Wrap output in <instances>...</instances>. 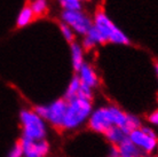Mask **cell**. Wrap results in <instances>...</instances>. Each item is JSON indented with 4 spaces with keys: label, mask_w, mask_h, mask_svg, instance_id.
Instances as JSON below:
<instances>
[{
    "label": "cell",
    "mask_w": 158,
    "mask_h": 157,
    "mask_svg": "<svg viewBox=\"0 0 158 157\" xmlns=\"http://www.w3.org/2000/svg\"><path fill=\"white\" fill-rule=\"evenodd\" d=\"M21 138L28 140H45L48 135L47 122L35 109L24 108L19 114Z\"/></svg>",
    "instance_id": "obj_4"
},
{
    "label": "cell",
    "mask_w": 158,
    "mask_h": 157,
    "mask_svg": "<svg viewBox=\"0 0 158 157\" xmlns=\"http://www.w3.org/2000/svg\"><path fill=\"white\" fill-rule=\"evenodd\" d=\"M128 139L143 155H152L158 151V135L151 126L141 125L128 134Z\"/></svg>",
    "instance_id": "obj_5"
},
{
    "label": "cell",
    "mask_w": 158,
    "mask_h": 157,
    "mask_svg": "<svg viewBox=\"0 0 158 157\" xmlns=\"http://www.w3.org/2000/svg\"><path fill=\"white\" fill-rule=\"evenodd\" d=\"M93 29L99 35L102 44H114V45H128L130 38L115 22H112L110 17L103 12L99 11L94 14Z\"/></svg>",
    "instance_id": "obj_3"
},
{
    "label": "cell",
    "mask_w": 158,
    "mask_h": 157,
    "mask_svg": "<svg viewBox=\"0 0 158 157\" xmlns=\"http://www.w3.org/2000/svg\"><path fill=\"white\" fill-rule=\"evenodd\" d=\"M155 72H156V75H157V77H158V63L155 64Z\"/></svg>",
    "instance_id": "obj_21"
},
{
    "label": "cell",
    "mask_w": 158,
    "mask_h": 157,
    "mask_svg": "<svg viewBox=\"0 0 158 157\" xmlns=\"http://www.w3.org/2000/svg\"><path fill=\"white\" fill-rule=\"evenodd\" d=\"M6 157H23V149L21 146L20 141L14 143L7 151Z\"/></svg>",
    "instance_id": "obj_18"
},
{
    "label": "cell",
    "mask_w": 158,
    "mask_h": 157,
    "mask_svg": "<svg viewBox=\"0 0 158 157\" xmlns=\"http://www.w3.org/2000/svg\"><path fill=\"white\" fill-rule=\"evenodd\" d=\"M141 125L142 122L139 116L128 114L116 104H102L95 107L87 122V126L92 132L101 135L114 126L123 127L130 134Z\"/></svg>",
    "instance_id": "obj_1"
},
{
    "label": "cell",
    "mask_w": 158,
    "mask_h": 157,
    "mask_svg": "<svg viewBox=\"0 0 158 157\" xmlns=\"http://www.w3.org/2000/svg\"><path fill=\"white\" fill-rule=\"evenodd\" d=\"M61 22L67 24L71 28L76 36L87 35V32L91 30L93 25V20L89 15L80 11H71V12H62L61 13Z\"/></svg>",
    "instance_id": "obj_7"
},
{
    "label": "cell",
    "mask_w": 158,
    "mask_h": 157,
    "mask_svg": "<svg viewBox=\"0 0 158 157\" xmlns=\"http://www.w3.org/2000/svg\"><path fill=\"white\" fill-rule=\"evenodd\" d=\"M60 31H61L62 37L67 40L68 43L71 44V43H73V41H76L75 40L76 33L73 32V30H72L69 25H67V24H64V23L61 22V23H60Z\"/></svg>",
    "instance_id": "obj_17"
},
{
    "label": "cell",
    "mask_w": 158,
    "mask_h": 157,
    "mask_svg": "<svg viewBox=\"0 0 158 157\" xmlns=\"http://www.w3.org/2000/svg\"><path fill=\"white\" fill-rule=\"evenodd\" d=\"M76 76L78 77V79L84 86L88 87L93 91L100 85L99 74L95 70V68L89 63H85L83 67L76 72Z\"/></svg>",
    "instance_id": "obj_10"
},
{
    "label": "cell",
    "mask_w": 158,
    "mask_h": 157,
    "mask_svg": "<svg viewBox=\"0 0 158 157\" xmlns=\"http://www.w3.org/2000/svg\"><path fill=\"white\" fill-rule=\"evenodd\" d=\"M103 137L106 138L110 146H117L120 145L124 140H126L128 138V132L126 130H124L123 127H119V126H114L111 127L110 130H108L106 133L103 134Z\"/></svg>",
    "instance_id": "obj_12"
},
{
    "label": "cell",
    "mask_w": 158,
    "mask_h": 157,
    "mask_svg": "<svg viewBox=\"0 0 158 157\" xmlns=\"http://www.w3.org/2000/svg\"><path fill=\"white\" fill-rule=\"evenodd\" d=\"M118 148L119 157H143V155L138 147L127 138L126 140L117 146Z\"/></svg>",
    "instance_id": "obj_13"
},
{
    "label": "cell",
    "mask_w": 158,
    "mask_h": 157,
    "mask_svg": "<svg viewBox=\"0 0 158 157\" xmlns=\"http://www.w3.org/2000/svg\"><path fill=\"white\" fill-rule=\"evenodd\" d=\"M86 98V99H92L94 96V91L88 88V87L84 86L83 84L80 83L77 76H73L69 83H68L65 91H64L63 99L65 100H71L75 98Z\"/></svg>",
    "instance_id": "obj_9"
},
{
    "label": "cell",
    "mask_w": 158,
    "mask_h": 157,
    "mask_svg": "<svg viewBox=\"0 0 158 157\" xmlns=\"http://www.w3.org/2000/svg\"><path fill=\"white\" fill-rule=\"evenodd\" d=\"M157 157H158V156H157Z\"/></svg>",
    "instance_id": "obj_23"
},
{
    "label": "cell",
    "mask_w": 158,
    "mask_h": 157,
    "mask_svg": "<svg viewBox=\"0 0 158 157\" xmlns=\"http://www.w3.org/2000/svg\"><path fill=\"white\" fill-rule=\"evenodd\" d=\"M81 1H89V0H81Z\"/></svg>",
    "instance_id": "obj_22"
},
{
    "label": "cell",
    "mask_w": 158,
    "mask_h": 157,
    "mask_svg": "<svg viewBox=\"0 0 158 157\" xmlns=\"http://www.w3.org/2000/svg\"><path fill=\"white\" fill-rule=\"evenodd\" d=\"M35 14L31 11L30 6H25L20 11V13L17 14L16 17V25L17 28H25L28 27L29 24L31 23L32 21L35 20Z\"/></svg>",
    "instance_id": "obj_14"
},
{
    "label": "cell",
    "mask_w": 158,
    "mask_h": 157,
    "mask_svg": "<svg viewBox=\"0 0 158 157\" xmlns=\"http://www.w3.org/2000/svg\"><path fill=\"white\" fill-rule=\"evenodd\" d=\"M93 109L94 106L92 99L78 96L71 100H67V110L62 130L73 132L87 125Z\"/></svg>",
    "instance_id": "obj_2"
},
{
    "label": "cell",
    "mask_w": 158,
    "mask_h": 157,
    "mask_svg": "<svg viewBox=\"0 0 158 157\" xmlns=\"http://www.w3.org/2000/svg\"><path fill=\"white\" fill-rule=\"evenodd\" d=\"M70 59H71V66L76 72L86 63L85 49L78 41H73L70 44Z\"/></svg>",
    "instance_id": "obj_11"
},
{
    "label": "cell",
    "mask_w": 158,
    "mask_h": 157,
    "mask_svg": "<svg viewBox=\"0 0 158 157\" xmlns=\"http://www.w3.org/2000/svg\"><path fill=\"white\" fill-rule=\"evenodd\" d=\"M148 123L150 124L151 127H158V108L152 110L148 115Z\"/></svg>",
    "instance_id": "obj_19"
},
{
    "label": "cell",
    "mask_w": 158,
    "mask_h": 157,
    "mask_svg": "<svg viewBox=\"0 0 158 157\" xmlns=\"http://www.w3.org/2000/svg\"><path fill=\"white\" fill-rule=\"evenodd\" d=\"M37 112L54 129L62 130L65 110H67V100L63 98L56 99L46 104H39L35 108Z\"/></svg>",
    "instance_id": "obj_6"
},
{
    "label": "cell",
    "mask_w": 158,
    "mask_h": 157,
    "mask_svg": "<svg viewBox=\"0 0 158 157\" xmlns=\"http://www.w3.org/2000/svg\"><path fill=\"white\" fill-rule=\"evenodd\" d=\"M20 143L23 149V157H48L51 153V143L47 139L28 140L21 138Z\"/></svg>",
    "instance_id": "obj_8"
},
{
    "label": "cell",
    "mask_w": 158,
    "mask_h": 157,
    "mask_svg": "<svg viewBox=\"0 0 158 157\" xmlns=\"http://www.w3.org/2000/svg\"><path fill=\"white\" fill-rule=\"evenodd\" d=\"M29 6H30L36 17L46 15L48 12V8H49L48 0H31Z\"/></svg>",
    "instance_id": "obj_15"
},
{
    "label": "cell",
    "mask_w": 158,
    "mask_h": 157,
    "mask_svg": "<svg viewBox=\"0 0 158 157\" xmlns=\"http://www.w3.org/2000/svg\"><path fill=\"white\" fill-rule=\"evenodd\" d=\"M62 12H71V11H80L83 8L81 0H56Z\"/></svg>",
    "instance_id": "obj_16"
},
{
    "label": "cell",
    "mask_w": 158,
    "mask_h": 157,
    "mask_svg": "<svg viewBox=\"0 0 158 157\" xmlns=\"http://www.w3.org/2000/svg\"><path fill=\"white\" fill-rule=\"evenodd\" d=\"M106 157H119L118 148H117L116 146H110L108 153L106 154Z\"/></svg>",
    "instance_id": "obj_20"
}]
</instances>
